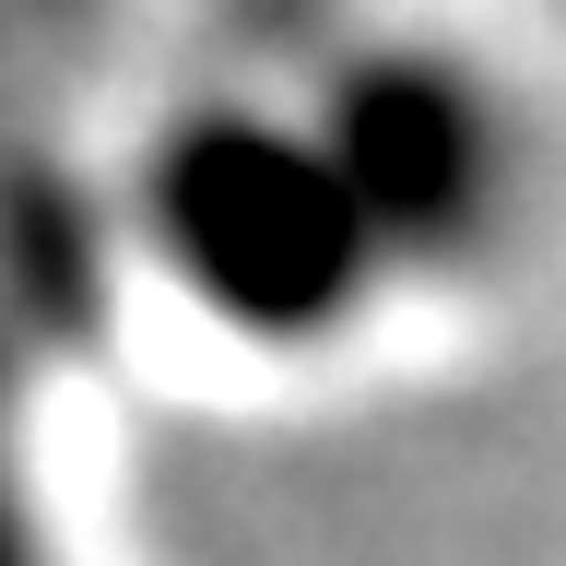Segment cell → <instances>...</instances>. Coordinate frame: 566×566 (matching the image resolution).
I'll use <instances>...</instances> for the list:
<instances>
[{
	"label": "cell",
	"mask_w": 566,
	"mask_h": 566,
	"mask_svg": "<svg viewBox=\"0 0 566 566\" xmlns=\"http://www.w3.org/2000/svg\"><path fill=\"white\" fill-rule=\"evenodd\" d=\"M0 566H48V555H35V520H24V495H12V460H0Z\"/></svg>",
	"instance_id": "cell-1"
}]
</instances>
